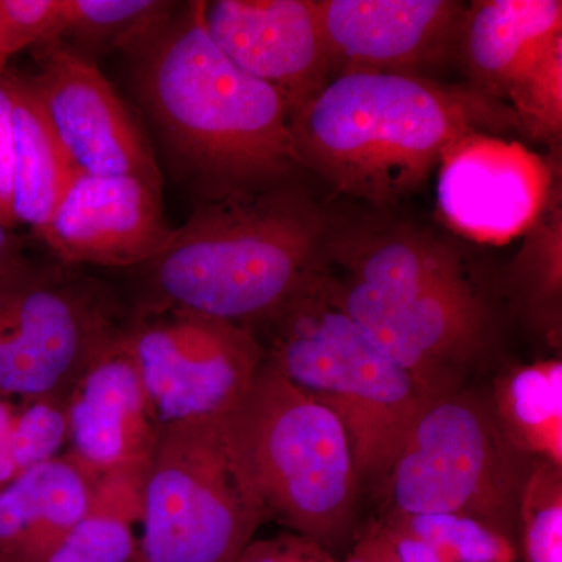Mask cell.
I'll use <instances>...</instances> for the list:
<instances>
[{
    "mask_svg": "<svg viewBox=\"0 0 562 562\" xmlns=\"http://www.w3.org/2000/svg\"><path fill=\"white\" fill-rule=\"evenodd\" d=\"M224 427L269 520L328 552L349 541L361 482L335 413L262 364Z\"/></svg>",
    "mask_w": 562,
    "mask_h": 562,
    "instance_id": "6",
    "label": "cell"
},
{
    "mask_svg": "<svg viewBox=\"0 0 562 562\" xmlns=\"http://www.w3.org/2000/svg\"><path fill=\"white\" fill-rule=\"evenodd\" d=\"M131 314L110 284L80 268L22 258L0 277V397H68Z\"/></svg>",
    "mask_w": 562,
    "mask_h": 562,
    "instance_id": "9",
    "label": "cell"
},
{
    "mask_svg": "<svg viewBox=\"0 0 562 562\" xmlns=\"http://www.w3.org/2000/svg\"><path fill=\"white\" fill-rule=\"evenodd\" d=\"M125 341L161 427L227 416L265 362L257 333L187 310L132 308Z\"/></svg>",
    "mask_w": 562,
    "mask_h": 562,
    "instance_id": "10",
    "label": "cell"
},
{
    "mask_svg": "<svg viewBox=\"0 0 562 562\" xmlns=\"http://www.w3.org/2000/svg\"><path fill=\"white\" fill-rule=\"evenodd\" d=\"M202 5L180 2L124 52L169 172L199 202L295 181L303 166L286 102L216 46Z\"/></svg>",
    "mask_w": 562,
    "mask_h": 562,
    "instance_id": "1",
    "label": "cell"
},
{
    "mask_svg": "<svg viewBox=\"0 0 562 562\" xmlns=\"http://www.w3.org/2000/svg\"><path fill=\"white\" fill-rule=\"evenodd\" d=\"M561 36L560 0H483L465 10L458 54L472 87L503 101L512 81Z\"/></svg>",
    "mask_w": 562,
    "mask_h": 562,
    "instance_id": "17",
    "label": "cell"
},
{
    "mask_svg": "<svg viewBox=\"0 0 562 562\" xmlns=\"http://www.w3.org/2000/svg\"><path fill=\"white\" fill-rule=\"evenodd\" d=\"M161 194L138 177L74 172L36 238L63 265L139 268L173 235Z\"/></svg>",
    "mask_w": 562,
    "mask_h": 562,
    "instance_id": "13",
    "label": "cell"
},
{
    "mask_svg": "<svg viewBox=\"0 0 562 562\" xmlns=\"http://www.w3.org/2000/svg\"><path fill=\"white\" fill-rule=\"evenodd\" d=\"M266 522L224 417L161 427L143 480L140 562H236Z\"/></svg>",
    "mask_w": 562,
    "mask_h": 562,
    "instance_id": "8",
    "label": "cell"
},
{
    "mask_svg": "<svg viewBox=\"0 0 562 562\" xmlns=\"http://www.w3.org/2000/svg\"><path fill=\"white\" fill-rule=\"evenodd\" d=\"M0 562H22L18 560H7V558H3V560H0Z\"/></svg>",
    "mask_w": 562,
    "mask_h": 562,
    "instance_id": "34",
    "label": "cell"
},
{
    "mask_svg": "<svg viewBox=\"0 0 562 562\" xmlns=\"http://www.w3.org/2000/svg\"><path fill=\"white\" fill-rule=\"evenodd\" d=\"M516 114L519 131L554 143L562 132V36L506 88L503 99Z\"/></svg>",
    "mask_w": 562,
    "mask_h": 562,
    "instance_id": "24",
    "label": "cell"
},
{
    "mask_svg": "<svg viewBox=\"0 0 562 562\" xmlns=\"http://www.w3.org/2000/svg\"><path fill=\"white\" fill-rule=\"evenodd\" d=\"M91 491L65 454L22 473L0 491V560L47 562L87 516Z\"/></svg>",
    "mask_w": 562,
    "mask_h": 562,
    "instance_id": "18",
    "label": "cell"
},
{
    "mask_svg": "<svg viewBox=\"0 0 562 562\" xmlns=\"http://www.w3.org/2000/svg\"><path fill=\"white\" fill-rule=\"evenodd\" d=\"M443 221L472 241L501 246L527 235L554 188L549 162L501 136H462L438 165Z\"/></svg>",
    "mask_w": 562,
    "mask_h": 562,
    "instance_id": "12",
    "label": "cell"
},
{
    "mask_svg": "<svg viewBox=\"0 0 562 562\" xmlns=\"http://www.w3.org/2000/svg\"><path fill=\"white\" fill-rule=\"evenodd\" d=\"M335 221L295 181L198 202L160 255L136 268L135 310H187L249 328L327 268Z\"/></svg>",
    "mask_w": 562,
    "mask_h": 562,
    "instance_id": "2",
    "label": "cell"
},
{
    "mask_svg": "<svg viewBox=\"0 0 562 562\" xmlns=\"http://www.w3.org/2000/svg\"><path fill=\"white\" fill-rule=\"evenodd\" d=\"M180 2L169 0H63L54 40L85 57L132 49L146 38Z\"/></svg>",
    "mask_w": 562,
    "mask_h": 562,
    "instance_id": "22",
    "label": "cell"
},
{
    "mask_svg": "<svg viewBox=\"0 0 562 562\" xmlns=\"http://www.w3.org/2000/svg\"><path fill=\"white\" fill-rule=\"evenodd\" d=\"M509 288L530 319L547 335L561 330L562 210L554 184L549 203L528 231L508 273Z\"/></svg>",
    "mask_w": 562,
    "mask_h": 562,
    "instance_id": "23",
    "label": "cell"
},
{
    "mask_svg": "<svg viewBox=\"0 0 562 562\" xmlns=\"http://www.w3.org/2000/svg\"><path fill=\"white\" fill-rule=\"evenodd\" d=\"M24 258L20 238L14 231L0 224V277Z\"/></svg>",
    "mask_w": 562,
    "mask_h": 562,
    "instance_id": "32",
    "label": "cell"
},
{
    "mask_svg": "<svg viewBox=\"0 0 562 562\" xmlns=\"http://www.w3.org/2000/svg\"><path fill=\"white\" fill-rule=\"evenodd\" d=\"M33 57L22 80L74 171L138 177L162 190L149 140L98 63L60 41L36 46Z\"/></svg>",
    "mask_w": 562,
    "mask_h": 562,
    "instance_id": "11",
    "label": "cell"
},
{
    "mask_svg": "<svg viewBox=\"0 0 562 562\" xmlns=\"http://www.w3.org/2000/svg\"><path fill=\"white\" fill-rule=\"evenodd\" d=\"M384 531L401 562H516L517 546L458 516L387 513Z\"/></svg>",
    "mask_w": 562,
    "mask_h": 562,
    "instance_id": "21",
    "label": "cell"
},
{
    "mask_svg": "<svg viewBox=\"0 0 562 562\" xmlns=\"http://www.w3.org/2000/svg\"><path fill=\"white\" fill-rule=\"evenodd\" d=\"M135 525L121 514L90 506L47 562H140Z\"/></svg>",
    "mask_w": 562,
    "mask_h": 562,
    "instance_id": "27",
    "label": "cell"
},
{
    "mask_svg": "<svg viewBox=\"0 0 562 562\" xmlns=\"http://www.w3.org/2000/svg\"><path fill=\"white\" fill-rule=\"evenodd\" d=\"M262 328V364L338 416L361 486L384 484L432 398L339 305L327 269Z\"/></svg>",
    "mask_w": 562,
    "mask_h": 562,
    "instance_id": "5",
    "label": "cell"
},
{
    "mask_svg": "<svg viewBox=\"0 0 562 562\" xmlns=\"http://www.w3.org/2000/svg\"><path fill=\"white\" fill-rule=\"evenodd\" d=\"M66 414L68 446L63 454L91 486L113 475L143 479L161 425L125 333L81 373L66 397Z\"/></svg>",
    "mask_w": 562,
    "mask_h": 562,
    "instance_id": "16",
    "label": "cell"
},
{
    "mask_svg": "<svg viewBox=\"0 0 562 562\" xmlns=\"http://www.w3.org/2000/svg\"><path fill=\"white\" fill-rule=\"evenodd\" d=\"M14 83L13 214L38 236L68 187L74 168L33 101L21 74L11 69Z\"/></svg>",
    "mask_w": 562,
    "mask_h": 562,
    "instance_id": "19",
    "label": "cell"
},
{
    "mask_svg": "<svg viewBox=\"0 0 562 562\" xmlns=\"http://www.w3.org/2000/svg\"><path fill=\"white\" fill-rule=\"evenodd\" d=\"M202 20L239 69L279 92L290 116L330 81L317 0H211Z\"/></svg>",
    "mask_w": 562,
    "mask_h": 562,
    "instance_id": "14",
    "label": "cell"
},
{
    "mask_svg": "<svg viewBox=\"0 0 562 562\" xmlns=\"http://www.w3.org/2000/svg\"><path fill=\"white\" fill-rule=\"evenodd\" d=\"M503 430L539 461L562 464V364L539 361L503 373L491 397Z\"/></svg>",
    "mask_w": 562,
    "mask_h": 562,
    "instance_id": "20",
    "label": "cell"
},
{
    "mask_svg": "<svg viewBox=\"0 0 562 562\" xmlns=\"http://www.w3.org/2000/svg\"><path fill=\"white\" fill-rule=\"evenodd\" d=\"M16 406L11 398L0 397V491L18 479L16 468L11 458V428Z\"/></svg>",
    "mask_w": 562,
    "mask_h": 562,
    "instance_id": "31",
    "label": "cell"
},
{
    "mask_svg": "<svg viewBox=\"0 0 562 562\" xmlns=\"http://www.w3.org/2000/svg\"><path fill=\"white\" fill-rule=\"evenodd\" d=\"M376 562H401L397 553H395L394 546H392L390 538L386 536V532H384L382 547H380L379 560H376Z\"/></svg>",
    "mask_w": 562,
    "mask_h": 562,
    "instance_id": "33",
    "label": "cell"
},
{
    "mask_svg": "<svg viewBox=\"0 0 562 562\" xmlns=\"http://www.w3.org/2000/svg\"><path fill=\"white\" fill-rule=\"evenodd\" d=\"M236 562H336L325 547L286 531L272 538L254 539Z\"/></svg>",
    "mask_w": 562,
    "mask_h": 562,
    "instance_id": "30",
    "label": "cell"
},
{
    "mask_svg": "<svg viewBox=\"0 0 562 562\" xmlns=\"http://www.w3.org/2000/svg\"><path fill=\"white\" fill-rule=\"evenodd\" d=\"M538 461L503 430L491 397L462 387L422 413L384 486L392 513L465 517L517 546Z\"/></svg>",
    "mask_w": 562,
    "mask_h": 562,
    "instance_id": "7",
    "label": "cell"
},
{
    "mask_svg": "<svg viewBox=\"0 0 562 562\" xmlns=\"http://www.w3.org/2000/svg\"><path fill=\"white\" fill-rule=\"evenodd\" d=\"M14 83L11 69L0 76V224L14 231Z\"/></svg>",
    "mask_w": 562,
    "mask_h": 562,
    "instance_id": "29",
    "label": "cell"
},
{
    "mask_svg": "<svg viewBox=\"0 0 562 562\" xmlns=\"http://www.w3.org/2000/svg\"><path fill=\"white\" fill-rule=\"evenodd\" d=\"M468 7L453 0H321L331 72L422 76L457 54ZM336 76V77H338Z\"/></svg>",
    "mask_w": 562,
    "mask_h": 562,
    "instance_id": "15",
    "label": "cell"
},
{
    "mask_svg": "<svg viewBox=\"0 0 562 562\" xmlns=\"http://www.w3.org/2000/svg\"><path fill=\"white\" fill-rule=\"evenodd\" d=\"M327 273L339 305L432 401L461 391L495 338V319L452 244L430 232L351 227L333 232Z\"/></svg>",
    "mask_w": 562,
    "mask_h": 562,
    "instance_id": "4",
    "label": "cell"
},
{
    "mask_svg": "<svg viewBox=\"0 0 562 562\" xmlns=\"http://www.w3.org/2000/svg\"><path fill=\"white\" fill-rule=\"evenodd\" d=\"M303 169L349 198L386 206L419 190L462 136L519 128L508 103L472 85L349 72L290 116Z\"/></svg>",
    "mask_w": 562,
    "mask_h": 562,
    "instance_id": "3",
    "label": "cell"
},
{
    "mask_svg": "<svg viewBox=\"0 0 562 562\" xmlns=\"http://www.w3.org/2000/svg\"><path fill=\"white\" fill-rule=\"evenodd\" d=\"M61 11L63 0H0V76L14 55L54 40Z\"/></svg>",
    "mask_w": 562,
    "mask_h": 562,
    "instance_id": "28",
    "label": "cell"
},
{
    "mask_svg": "<svg viewBox=\"0 0 562 562\" xmlns=\"http://www.w3.org/2000/svg\"><path fill=\"white\" fill-rule=\"evenodd\" d=\"M519 543L525 562H562L561 465L536 462L520 506Z\"/></svg>",
    "mask_w": 562,
    "mask_h": 562,
    "instance_id": "25",
    "label": "cell"
},
{
    "mask_svg": "<svg viewBox=\"0 0 562 562\" xmlns=\"http://www.w3.org/2000/svg\"><path fill=\"white\" fill-rule=\"evenodd\" d=\"M68 446L66 398L21 401L11 428V458L18 479L36 465L60 457Z\"/></svg>",
    "mask_w": 562,
    "mask_h": 562,
    "instance_id": "26",
    "label": "cell"
}]
</instances>
